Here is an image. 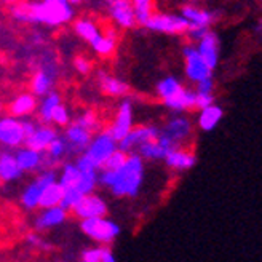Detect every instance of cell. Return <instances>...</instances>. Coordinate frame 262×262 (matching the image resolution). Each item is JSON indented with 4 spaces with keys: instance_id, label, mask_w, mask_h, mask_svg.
<instances>
[{
    "instance_id": "obj_1",
    "label": "cell",
    "mask_w": 262,
    "mask_h": 262,
    "mask_svg": "<svg viewBox=\"0 0 262 262\" xmlns=\"http://www.w3.org/2000/svg\"><path fill=\"white\" fill-rule=\"evenodd\" d=\"M13 19L19 23L43 24L48 28H59L75 18V10L68 0H42V2L16 4L10 8Z\"/></svg>"
},
{
    "instance_id": "obj_2",
    "label": "cell",
    "mask_w": 262,
    "mask_h": 262,
    "mask_svg": "<svg viewBox=\"0 0 262 262\" xmlns=\"http://www.w3.org/2000/svg\"><path fill=\"white\" fill-rule=\"evenodd\" d=\"M146 178V165L138 154H129L126 163L117 171H99V186L117 199H133L141 192Z\"/></svg>"
},
{
    "instance_id": "obj_3",
    "label": "cell",
    "mask_w": 262,
    "mask_h": 262,
    "mask_svg": "<svg viewBox=\"0 0 262 262\" xmlns=\"http://www.w3.org/2000/svg\"><path fill=\"white\" fill-rule=\"evenodd\" d=\"M193 133V123L184 115H176L169 119L163 128H160L159 142L169 152L173 149H179L186 144V141Z\"/></svg>"
},
{
    "instance_id": "obj_4",
    "label": "cell",
    "mask_w": 262,
    "mask_h": 262,
    "mask_svg": "<svg viewBox=\"0 0 262 262\" xmlns=\"http://www.w3.org/2000/svg\"><path fill=\"white\" fill-rule=\"evenodd\" d=\"M80 230L85 237L96 242L99 246H109L114 243L122 232V227L111 217H96L80 221Z\"/></svg>"
},
{
    "instance_id": "obj_5",
    "label": "cell",
    "mask_w": 262,
    "mask_h": 262,
    "mask_svg": "<svg viewBox=\"0 0 262 262\" xmlns=\"http://www.w3.org/2000/svg\"><path fill=\"white\" fill-rule=\"evenodd\" d=\"M58 181V174L56 171H42L38 173L28 186H26L21 192V206L26 209V211H34V209L38 208L40 205V199H42V193L43 190L53 184V182Z\"/></svg>"
},
{
    "instance_id": "obj_6",
    "label": "cell",
    "mask_w": 262,
    "mask_h": 262,
    "mask_svg": "<svg viewBox=\"0 0 262 262\" xmlns=\"http://www.w3.org/2000/svg\"><path fill=\"white\" fill-rule=\"evenodd\" d=\"M146 29L166 35H186L189 31V24L179 13L155 11Z\"/></svg>"
},
{
    "instance_id": "obj_7",
    "label": "cell",
    "mask_w": 262,
    "mask_h": 262,
    "mask_svg": "<svg viewBox=\"0 0 262 262\" xmlns=\"http://www.w3.org/2000/svg\"><path fill=\"white\" fill-rule=\"evenodd\" d=\"M117 149H119V142L109 135L107 129H104V131L101 129L93 136L90 146L86 147V150L83 154L93 162V165L98 168V171H101L102 165L106 163V160Z\"/></svg>"
},
{
    "instance_id": "obj_8",
    "label": "cell",
    "mask_w": 262,
    "mask_h": 262,
    "mask_svg": "<svg viewBox=\"0 0 262 262\" xmlns=\"http://www.w3.org/2000/svg\"><path fill=\"white\" fill-rule=\"evenodd\" d=\"M26 135L23 129V120L11 115L0 117V147L4 150H18L24 146Z\"/></svg>"
},
{
    "instance_id": "obj_9",
    "label": "cell",
    "mask_w": 262,
    "mask_h": 262,
    "mask_svg": "<svg viewBox=\"0 0 262 262\" xmlns=\"http://www.w3.org/2000/svg\"><path fill=\"white\" fill-rule=\"evenodd\" d=\"M133 128H135V109H133V102L126 98L117 107L114 120L109 125L107 131L117 142H120L123 138L128 136V133Z\"/></svg>"
},
{
    "instance_id": "obj_10",
    "label": "cell",
    "mask_w": 262,
    "mask_h": 262,
    "mask_svg": "<svg viewBox=\"0 0 262 262\" xmlns=\"http://www.w3.org/2000/svg\"><path fill=\"white\" fill-rule=\"evenodd\" d=\"M182 58H184V74L189 82L196 85L205 78L213 77V71L202 59L195 45H186L182 48Z\"/></svg>"
},
{
    "instance_id": "obj_11",
    "label": "cell",
    "mask_w": 262,
    "mask_h": 262,
    "mask_svg": "<svg viewBox=\"0 0 262 262\" xmlns=\"http://www.w3.org/2000/svg\"><path fill=\"white\" fill-rule=\"evenodd\" d=\"M160 136V128L155 125H138L129 131L128 136L119 142V149L125 154H135L141 146L152 141H157Z\"/></svg>"
},
{
    "instance_id": "obj_12",
    "label": "cell",
    "mask_w": 262,
    "mask_h": 262,
    "mask_svg": "<svg viewBox=\"0 0 262 262\" xmlns=\"http://www.w3.org/2000/svg\"><path fill=\"white\" fill-rule=\"evenodd\" d=\"M107 202L102 199L99 193H90L82 196V200L77 203V206L72 209V214L78 221L86 219H96V217H106L107 216Z\"/></svg>"
},
{
    "instance_id": "obj_13",
    "label": "cell",
    "mask_w": 262,
    "mask_h": 262,
    "mask_svg": "<svg viewBox=\"0 0 262 262\" xmlns=\"http://www.w3.org/2000/svg\"><path fill=\"white\" fill-rule=\"evenodd\" d=\"M179 15L187 21L189 29H205V31L211 29V26L221 18V13L216 10H208L190 4L182 7Z\"/></svg>"
},
{
    "instance_id": "obj_14",
    "label": "cell",
    "mask_w": 262,
    "mask_h": 262,
    "mask_svg": "<svg viewBox=\"0 0 262 262\" xmlns=\"http://www.w3.org/2000/svg\"><path fill=\"white\" fill-rule=\"evenodd\" d=\"M199 55L206 62V66L211 71H214L219 64V55H221V40L214 31H208L195 45Z\"/></svg>"
},
{
    "instance_id": "obj_15",
    "label": "cell",
    "mask_w": 262,
    "mask_h": 262,
    "mask_svg": "<svg viewBox=\"0 0 262 262\" xmlns=\"http://www.w3.org/2000/svg\"><path fill=\"white\" fill-rule=\"evenodd\" d=\"M93 136H95L93 133H90V131L83 129L82 126H78L72 122L64 129L62 139L66 141V144H68L69 155H80L86 150Z\"/></svg>"
},
{
    "instance_id": "obj_16",
    "label": "cell",
    "mask_w": 262,
    "mask_h": 262,
    "mask_svg": "<svg viewBox=\"0 0 262 262\" xmlns=\"http://www.w3.org/2000/svg\"><path fill=\"white\" fill-rule=\"evenodd\" d=\"M37 107H38L37 98L31 91H26V93H19L8 102L7 111H8V115L15 117L18 120H24V119H29L34 112H37Z\"/></svg>"
},
{
    "instance_id": "obj_17",
    "label": "cell",
    "mask_w": 262,
    "mask_h": 262,
    "mask_svg": "<svg viewBox=\"0 0 262 262\" xmlns=\"http://www.w3.org/2000/svg\"><path fill=\"white\" fill-rule=\"evenodd\" d=\"M109 16L122 29H133L136 26L133 2H128V0L109 2Z\"/></svg>"
},
{
    "instance_id": "obj_18",
    "label": "cell",
    "mask_w": 262,
    "mask_h": 262,
    "mask_svg": "<svg viewBox=\"0 0 262 262\" xmlns=\"http://www.w3.org/2000/svg\"><path fill=\"white\" fill-rule=\"evenodd\" d=\"M56 83V71L51 68L37 69L31 77V93L35 98H43L51 91H55Z\"/></svg>"
},
{
    "instance_id": "obj_19",
    "label": "cell",
    "mask_w": 262,
    "mask_h": 262,
    "mask_svg": "<svg viewBox=\"0 0 262 262\" xmlns=\"http://www.w3.org/2000/svg\"><path fill=\"white\" fill-rule=\"evenodd\" d=\"M58 131L55 126L51 125H45V123H38L34 133L26 139L24 146L29 147L32 150H37V152H45L50 146L51 142H53L56 138H58Z\"/></svg>"
},
{
    "instance_id": "obj_20",
    "label": "cell",
    "mask_w": 262,
    "mask_h": 262,
    "mask_svg": "<svg viewBox=\"0 0 262 262\" xmlns=\"http://www.w3.org/2000/svg\"><path fill=\"white\" fill-rule=\"evenodd\" d=\"M68 211H64L61 206L56 208H48V209H40L34 219V229L37 232H45L51 230L55 227L62 226L66 221H68Z\"/></svg>"
},
{
    "instance_id": "obj_21",
    "label": "cell",
    "mask_w": 262,
    "mask_h": 262,
    "mask_svg": "<svg viewBox=\"0 0 262 262\" xmlns=\"http://www.w3.org/2000/svg\"><path fill=\"white\" fill-rule=\"evenodd\" d=\"M98 85L102 93L111 98H123L129 93V85L125 80L102 71L98 72Z\"/></svg>"
},
{
    "instance_id": "obj_22",
    "label": "cell",
    "mask_w": 262,
    "mask_h": 262,
    "mask_svg": "<svg viewBox=\"0 0 262 262\" xmlns=\"http://www.w3.org/2000/svg\"><path fill=\"white\" fill-rule=\"evenodd\" d=\"M15 159L21 169V173H34V171H42V163H43V154L32 150L29 147H19L15 150Z\"/></svg>"
},
{
    "instance_id": "obj_23",
    "label": "cell",
    "mask_w": 262,
    "mask_h": 262,
    "mask_svg": "<svg viewBox=\"0 0 262 262\" xmlns=\"http://www.w3.org/2000/svg\"><path fill=\"white\" fill-rule=\"evenodd\" d=\"M163 162L166 163L169 169H174V171H187V169H192L195 166L196 157L192 150L179 147V149L169 150Z\"/></svg>"
},
{
    "instance_id": "obj_24",
    "label": "cell",
    "mask_w": 262,
    "mask_h": 262,
    "mask_svg": "<svg viewBox=\"0 0 262 262\" xmlns=\"http://www.w3.org/2000/svg\"><path fill=\"white\" fill-rule=\"evenodd\" d=\"M117 42H119V34L114 28H106V31L101 32V35L91 43L93 51L101 58H109L115 53Z\"/></svg>"
},
{
    "instance_id": "obj_25",
    "label": "cell",
    "mask_w": 262,
    "mask_h": 262,
    "mask_svg": "<svg viewBox=\"0 0 262 262\" xmlns=\"http://www.w3.org/2000/svg\"><path fill=\"white\" fill-rule=\"evenodd\" d=\"M23 176L16 163L15 154L10 150H0V182H13Z\"/></svg>"
},
{
    "instance_id": "obj_26",
    "label": "cell",
    "mask_w": 262,
    "mask_h": 262,
    "mask_svg": "<svg viewBox=\"0 0 262 262\" xmlns=\"http://www.w3.org/2000/svg\"><path fill=\"white\" fill-rule=\"evenodd\" d=\"M184 88L186 86L182 85V82L179 80V78H176L173 75H168V77H163L162 80L157 82L155 93L160 98V101L165 104L168 101H171L173 98H176Z\"/></svg>"
},
{
    "instance_id": "obj_27",
    "label": "cell",
    "mask_w": 262,
    "mask_h": 262,
    "mask_svg": "<svg viewBox=\"0 0 262 262\" xmlns=\"http://www.w3.org/2000/svg\"><path fill=\"white\" fill-rule=\"evenodd\" d=\"M163 106L168 107L169 111L176 112V114H181V112L195 109L196 107V93H195V90L186 86L176 98H173L171 101L165 102Z\"/></svg>"
},
{
    "instance_id": "obj_28",
    "label": "cell",
    "mask_w": 262,
    "mask_h": 262,
    "mask_svg": "<svg viewBox=\"0 0 262 262\" xmlns=\"http://www.w3.org/2000/svg\"><path fill=\"white\" fill-rule=\"evenodd\" d=\"M224 117V109L217 104H213L206 109H202L199 112V117H196V126H199L202 131H213L222 120Z\"/></svg>"
},
{
    "instance_id": "obj_29",
    "label": "cell",
    "mask_w": 262,
    "mask_h": 262,
    "mask_svg": "<svg viewBox=\"0 0 262 262\" xmlns=\"http://www.w3.org/2000/svg\"><path fill=\"white\" fill-rule=\"evenodd\" d=\"M74 26V32L82 38V40L88 42L90 45L93 43L96 38L101 35V28H99V24L95 21V19H91V18H78L72 23Z\"/></svg>"
},
{
    "instance_id": "obj_30",
    "label": "cell",
    "mask_w": 262,
    "mask_h": 262,
    "mask_svg": "<svg viewBox=\"0 0 262 262\" xmlns=\"http://www.w3.org/2000/svg\"><path fill=\"white\" fill-rule=\"evenodd\" d=\"M62 104L61 101V95L58 91H51L47 96H43L38 102V107H37V112H38V119H40V123H45V125H51V115H53L55 109Z\"/></svg>"
},
{
    "instance_id": "obj_31",
    "label": "cell",
    "mask_w": 262,
    "mask_h": 262,
    "mask_svg": "<svg viewBox=\"0 0 262 262\" xmlns=\"http://www.w3.org/2000/svg\"><path fill=\"white\" fill-rule=\"evenodd\" d=\"M135 154H138L144 162H146V160H149V162H159V160H165L168 150L159 142V139H157V141L144 144V146H141Z\"/></svg>"
},
{
    "instance_id": "obj_32",
    "label": "cell",
    "mask_w": 262,
    "mask_h": 262,
    "mask_svg": "<svg viewBox=\"0 0 262 262\" xmlns=\"http://www.w3.org/2000/svg\"><path fill=\"white\" fill-rule=\"evenodd\" d=\"M62 195H64V189L59 186V182H53V184H50L43 193H42V199H40V205L38 208L40 209H48V208H56L61 205V200H62Z\"/></svg>"
},
{
    "instance_id": "obj_33",
    "label": "cell",
    "mask_w": 262,
    "mask_h": 262,
    "mask_svg": "<svg viewBox=\"0 0 262 262\" xmlns=\"http://www.w3.org/2000/svg\"><path fill=\"white\" fill-rule=\"evenodd\" d=\"M78 178H80V171L77 169L74 162H66L61 165V171L58 174V182L64 190L75 187L77 182H78Z\"/></svg>"
},
{
    "instance_id": "obj_34",
    "label": "cell",
    "mask_w": 262,
    "mask_h": 262,
    "mask_svg": "<svg viewBox=\"0 0 262 262\" xmlns=\"http://www.w3.org/2000/svg\"><path fill=\"white\" fill-rule=\"evenodd\" d=\"M133 11H135V19L136 26H142L146 28L150 18L154 16L155 8L150 0H135L133 2Z\"/></svg>"
},
{
    "instance_id": "obj_35",
    "label": "cell",
    "mask_w": 262,
    "mask_h": 262,
    "mask_svg": "<svg viewBox=\"0 0 262 262\" xmlns=\"http://www.w3.org/2000/svg\"><path fill=\"white\" fill-rule=\"evenodd\" d=\"M74 123L78 125V126H82L83 129L90 131V133H93V135L99 131V119H98L96 112L91 111V109L78 114L74 119Z\"/></svg>"
},
{
    "instance_id": "obj_36",
    "label": "cell",
    "mask_w": 262,
    "mask_h": 262,
    "mask_svg": "<svg viewBox=\"0 0 262 262\" xmlns=\"http://www.w3.org/2000/svg\"><path fill=\"white\" fill-rule=\"evenodd\" d=\"M98 186H99V173H80L75 189L85 196L90 193H95Z\"/></svg>"
},
{
    "instance_id": "obj_37",
    "label": "cell",
    "mask_w": 262,
    "mask_h": 262,
    "mask_svg": "<svg viewBox=\"0 0 262 262\" xmlns=\"http://www.w3.org/2000/svg\"><path fill=\"white\" fill-rule=\"evenodd\" d=\"M72 123L71 111L66 104H59L55 109L53 115H51V126H59V128H68Z\"/></svg>"
},
{
    "instance_id": "obj_38",
    "label": "cell",
    "mask_w": 262,
    "mask_h": 262,
    "mask_svg": "<svg viewBox=\"0 0 262 262\" xmlns=\"http://www.w3.org/2000/svg\"><path fill=\"white\" fill-rule=\"evenodd\" d=\"M128 155H129V154H125L123 150L117 149V150L109 157V159L106 160V163L102 165L101 171H117V169H120V168L126 163Z\"/></svg>"
},
{
    "instance_id": "obj_39",
    "label": "cell",
    "mask_w": 262,
    "mask_h": 262,
    "mask_svg": "<svg viewBox=\"0 0 262 262\" xmlns=\"http://www.w3.org/2000/svg\"><path fill=\"white\" fill-rule=\"evenodd\" d=\"M82 193L78 192L75 187H72V189H68V190H64V195H62V200H61V208L64 209V211H68V213H71L72 209L77 206V203L82 200Z\"/></svg>"
},
{
    "instance_id": "obj_40",
    "label": "cell",
    "mask_w": 262,
    "mask_h": 262,
    "mask_svg": "<svg viewBox=\"0 0 262 262\" xmlns=\"http://www.w3.org/2000/svg\"><path fill=\"white\" fill-rule=\"evenodd\" d=\"M74 163H75L77 169H78L80 173H99V171H98V168L93 165V162H91L85 154L77 155V159H75Z\"/></svg>"
},
{
    "instance_id": "obj_41",
    "label": "cell",
    "mask_w": 262,
    "mask_h": 262,
    "mask_svg": "<svg viewBox=\"0 0 262 262\" xmlns=\"http://www.w3.org/2000/svg\"><path fill=\"white\" fill-rule=\"evenodd\" d=\"M74 69L78 72V74H82V75H88L91 71H93V62H91V59H88L86 56L83 55H78L74 58Z\"/></svg>"
},
{
    "instance_id": "obj_42",
    "label": "cell",
    "mask_w": 262,
    "mask_h": 262,
    "mask_svg": "<svg viewBox=\"0 0 262 262\" xmlns=\"http://www.w3.org/2000/svg\"><path fill=\"white\" fill-rule=\"evenodd\" d=\"M26 242H28L32 248H37V250H43V251L51 250V245L42 237V235H38L35 232H31L26 235Z\"/></svg>"
},
{
    "instance_id": "obj_43",
    "label": "cell",
    "mask_w": 262,
    "mask_h": 262,
    "mask_svg": "<svg viewBox=\"0 0 262 262\" xmlns=\"http://www.w3.org/2000/svg\"><path fill=\"white\" fill-rule=\"evenodd\" d=\"M102 254V246H91L82 251L80 262H101Z\"/></svg>"
},
{
    "instance_id": "obj_44",
    "label": "cell",
    "mask_w": 262,
    "mask_h": 262,
    "mask_svg": "<svg viewBox=\"0 0 262 262\" xmlns=\"http://www.w3.org/2000/svg\"><path fill=\"white\" fill-rule=\"evenodd\" d=\"M195 93L196 95H206V96H214V80L213 77L205 78L200 83L195 85Z\"/></svg>"
},
{
    "instance_id": "obj_45",
    "label": "cell",
    "mask_w": 262,
    "mask_h": 262,
    "mask_svg": "<svg viewBox=\"0 0 262 262\" xmlns=\"http://www.w3.org/2000/svg\"><path fill=\"white\" fill-rule=\"evenodd\" d=\"M101 262H117L114 253L109 246H102V254H101Z\"/></svg>"
},
{
    "instance_id": "obj_46",
    "label": "cell",
    "mask_w": 262,
    "mask_h": 262,
    "mask_svg": "<svg viewBox=\"0 0 262 262\" xmlns=\"http://www.w3.org/2000/svg\"><path fill=\"white\" fill-rule=\"evenodd\" d=\"M2 112H4V104H2V101H0V117H2Z\"/></svg>"
}]
</instances>
